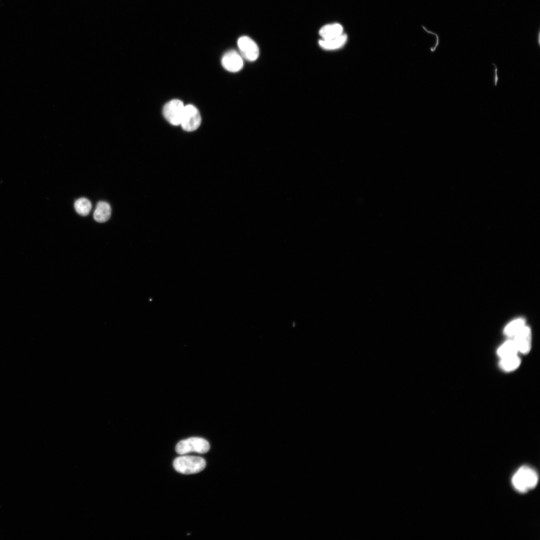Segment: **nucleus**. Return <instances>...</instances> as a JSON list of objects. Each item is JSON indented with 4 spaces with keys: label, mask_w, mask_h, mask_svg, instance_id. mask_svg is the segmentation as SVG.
<instances>
[{
    "label": "nucleus",
    "mask_w": 540,
    "mask_h": 540,
    "mask_svg": "<svg viewBox=\"0 0 540 540\" xmlns=\"http://www.w3.org/2000/svg\"><path fill=\"white\" fill-rule=\"evenodd\" d=\"M538 480V476L536 470L526 466L519 468L512 480L514 488L518 492L522 493L534 488Z\"/></svg>",
    "instance_id": "obj_1"
},
{
    "label": "nucleus",
    "mask_w": 540,
    "mask_h": 540,
    "mask_svg": "<svg viewBox=\"0 0 540 540\" xmlns=\"http://www.w3.org/2000/svg\"><path fill=\"white\" fill-rule=\"evenodd\" d=\"M518 352L514 340L506 341L497 350L498 354L500 358L517 355Z\"/></svg>",
    "instance_id": "obj_12"
},
{
    "label": "nucleus",
    "mask_w": 540,
    "mask_h": 540,
    "mask_svg": "<svg viewBox=\"0 0 540 540\" xmlns=\"http://www.w3.org/2000/svg\"><path fill=\"white\" fill-rule=\"evenodd\" d=\"M347 40V36L342 34L340 36L328 40H320L318 42L320 46L326 50H334L342 47Z\"/></svg>",
    "instance_id": "obj_11"
},
{
    "label": "nucleus",
    "mask_w": 540,
    "mask_h": 540,
    "mask_svg": "<svg viewBox=\"0 0 540 540\" xmlns=\"http://www.w3.org/2000/svg\"><path fill=\"white\" fill-rule=\"evenodd\" d=\"M210 448L208 442L205 439L192 437L180 441L176 446V450L182 455L190 452L204 454L208 452Z\"/></svg>",
    "instance_id": "obj_3"
},
{
    "label": "nucleus",
    "mask_w": 540,
    "mask_h": 540,
    "mask_svg": "<svg viewBox=\"0 0 540 540\" xmlns=\"http://www.w3.org/2000/svg\"><path fill=\"white\" fill-rule=\"evenodd\" d=\"M184 106L180 100L174 99L170 100L163 108L164 118L172 125H180Z\"/></svg>",
    "instance_id": "obj_5"
},
{
    "label": "nucleus",
    "mask_w": 540,
    "mask_h": 540,
    "mask_svg": "<svg viewBox=\"0 0 540 540\" xmlns=\"http://www.w3.org/2000/svg\"><path fill=\"white\" fill-rule=\"evenodd\" d=\"M112 209L108 203L104 201L98 202L94 212V220L98 222H104L109 220L111 216Z\"/></svg>",
    "instance_id": "obj_10"
},
{
    "label": "nucleus",
    "mask_w": 540,
    "mask_h": 540,
    "mask_svg": "<svg viewBox=\"0 0 540 540\" xmlns=\"http://www.w3.org/2000/svg\"><path fill=\"white\" fill-rule=\"evenodd\" d=\"M492 64L494 66V76L493 78V79H494L493 83H494V85L495 86H497V84H498V79H499L498 76V68H497L496 65L495 64L492 63Z\"/></svg>",
    "instance_id": "obj_16"
},
{
    "label": "nucleus",
    "mask_w": 540,
    "mask_h": 540,
    "mask_svg": "<svg viewBox=\"0 0 540 540\" xmlns=\"http://www.w3.org/2000/svg\"><path fill=\"white\" fill-rule=\"evenodd\" d=\"M343 28L339 24H328L322 26L319 31L322 40H328L338 38L342 34Z\"/></svg>",
    "instance_id": "obj_9"
},
{
    "label": "nucleus",
    "mask_w": 540,
    "mask_h": 540,
    "mask_svg": "<svg viewBox=\"0 0 540 540\" xmlns=\"http://www.w3.org/2000/svg\"><path fill=\"white\" fill-rule=\"evenodd\" d=\"M224 68L230 72L240 71L244 66L242 57L238 52L230 50L226 52L222 58Z\"/></svg>",
    "instance_id": "obj_7"
},
{
    "label": "nucleus",
    "mask_w": 540,
    "mask_h": 540,
    "mask_svg": "<svg viewBox=\"0 0 540 540\" xmlns=\"http://www.w3.org/2000/svg\"><path fill=\"white\" fill-rule=\"evenodd\" d=\"M201 123V116L198 108L193 105L184 106L180 125L183 130L192 132L196 130Z\"/></svg>",
    "instance_id": "obj_4"
},
{
    "label": "nucleus",
    "mask_w": 540,
    "mask_h": 540,
    "mask_svg": "<svg viewBox=\"0 0 540 540\" xmlns=\"http://www.w3.org/2000/svg\"><path fill=\"white\" fill-rule=\"evenodd\" d=\"M525 326V320L522 318L516 319L509 323L504 329V334L508 336L514 337Z\"/></svg>",
    "instance_id": "obj_14"
},
{
    "label": "nucleus",
    "mask_w": 540,
    "mask_h": 540,
    "mask_svg": "<svg viewBox=\"0 0 540 540\" xmlns=\"http://www.w3.org/2000/svg\"><path fill=\"white\" fill-rule=\"evenodd\" d=\"M238 46L242 58L252 62L256 60L259 56V48L257 44L251 38L247 36H240L238 40Z\"/></svg>",
    "instance_id": "obj_6"
},
{
    "label": "nucleus",
    "mask_w": 540,
    "mask_h": 540,
    "mask_svg": "<svg viewBox=\"0 0 540 540\" xmlns=\"http://www.w3.org/2000/svg\"><path fill=\"white\" fill-rule=\"evenodd\" d=\"M206 462L200 456H183L176 458L173 462L174 469L182 474H194L202 471Z\"/></svg>",
    "instance_id": "obj_2"
},
{
    "label": "nucleus",
    "mask_w": 540,
    "mask_h": 540,
    "mask_svg": "<svg viewBox=\"0 0 540 540\" xmlns=\"http://www.w3.org/2000/svg\"><path fill=\"white\" fill-rule=\"evenodd\" d=\"M514 338L513 340L518 352L523 354L530 352L531 348L532 334L529 327L525 326Z\"/></svg>",
    "instance_id": "obj_8"
},
{
    "label": "nucleus",
    "mask_w": 540,
    "mask_h": 540,
    "mask_svg": "<svg viewBox=\"0 0 540 540\" xmlns=\"http://www.w3.org/2000/svg\"><path fill=\"white\" fill-rule=\"evenodd\" d=\"M520 364V360L517 355L501 358L500 367L504 371L510 372L516 369Z\"/></svg>",
    "instance_id": "obj_13"
},
{
    "label": "nucleus",
    "mask_w": 540,
    "mask_h": 540,
    "mask_svg": "<svg viewBox=\"0 0 540 540\" xmlns=\"http://www.w3.org/2000/svg\"><path fill=\"white\" fill-rule=\"evenodd\" d=\"M74 207L78 214L82 216H86L92 209V204L86 198H81L76 200Z\"/></svg>",
    "instance_id": "obj_15"
}]
</instances>
